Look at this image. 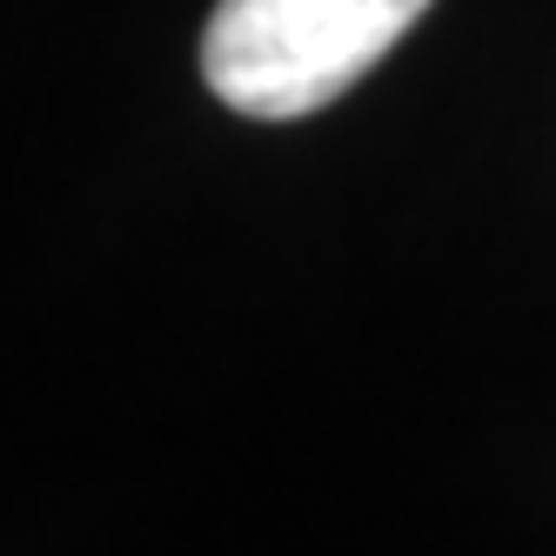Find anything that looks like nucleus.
Masks as SVG:
<instances>
[{
    "instance_id": "nucleus-1",
    "label": "nucleus",
    "mask_w": 556,
    "mask_h": 556,
    "mask_svg": "<svg viewBox=\"0 0 556 556\" xmlns=\"http://www.w3.org/2000/svg\"><path fill=\"white\" fill-rule=\"evenodd\" d=\"M429 0H215L202 81L249 122H302L349 94Z\"/></svg>"
}]
</instances>
